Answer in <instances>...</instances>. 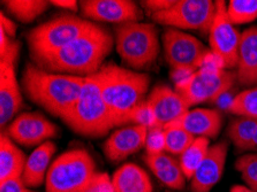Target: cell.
<instances>
[{
	"instance_id": "cell-1",
	"label": "cell",
	"mask_w": 257,
	"mask_h": 192,
	"mask_svg": "<svg viewBox=\"0 0 257 192\" xmlns=\"http://www.w3.org/2000/svg\"><path fill=\"white\" fill-rule=\"evenodd\" d=\"M113 46V37L104 27L96 25L51 57L41 59L35 65L51 73L89 77L104 65Z\"/></svg>"
},
{
	"instance_id": "cell-2",
	"label": "cell",
	"mask_w": 257,
	"mask_h": 192,
	"mask_svg": "<svg viewBox=\"0 0 257 192\" xmlns=\"http://www.w3.org/2000/svg\"><path fill=\"white\" fill-rule=\"evenodd\" d=\"M85 77L51 73L35 64H27L21 87L30 101L53 116H64L79 99Z\"/></svg>"
},
{
	"instance_id": "cell-3",
	"label": "cell",
	"mask_w": 257,
	"mask_h": 192,
	"mask_svg": "<svg viewBox=\"0 0 257 192\" xmlns=\"http://www.w3.org/2000/svg\"><path fill=\"white\" fill-rule=\"evenodd\" d=\"M98 85L105 104L114 115L116 125L130 123L133 109L144 100L150 84L149 75L108 62L89 76Z\"/></svg>"
},
{
	"instance_id": "cell-4",
	"label": "cell",
	"mask_w": 257,
	"mask_h": 192,
	"mask_svg": "<svg viewBox=\"0 0 257 192\" xmlns=\"http://www.w3.org/2000/svg\"><path fill=\"white\" fill-rule=\"evenodd\" d=\"M61 121L75 134L89 138H99L118 127L114 115L100 95L98 85L91 77H85L79 99L61 116Z\"/></svg>"
},
{
	"instance_id": "cell-5",
	"label": "cell",
	"mask_w": 257,
	"mask_h": 192,
	"mask_svg": "<svg viewBox=\"0 0 257 192\" xmlns=\"http://www.w3.org/2000/svg\"><path fill=\"white\" fill-rule=\"evenodd\" d=\"M95 25V22L76 15L64 14L37 26L27 37L34 62L56 54Z\"/></svg>"
},
{
	"instance_id": "cell-6",
	"label": "cell",
	"mask_w": 257,
	"mask_h": 192,
	"mask_svg": "<svg viewBox=\"0 0 257 192\" xmlns=\"http://www.w3.org/2000/svg\"><path fill=\"white\" fill-rule=\"evenodd\" d=\"M119 56L135 70L149 68L159 53L158 33L153 23L127 22L114 28Z\"/></svg>"
},
{
	"instance_id": "cell-7",
	"label": "cell",
	"mask_w": 257,
	"mask_h": 192,
	"mask_svg": "<svg viewBox=\"0 0 257 192\" xmlns=\"http://www.w3.org/2000/svg\"><path fill=\"white\" fill-rule=\"evenodd\" d=\"M96 174V163L88 151L69 150L50 166L45 192H84Z\"/></svg>"
},
{
	"instance_id": "cell-8",
	"label": "cell",
	"mask_w": 257,
	"mask_h": 192,
	"mask_svg": "<svg viewBox=\"0 0 257 192\" xmlns=\"http://www.w3.org/2000/svg\"><path fill=\"white\" fill-rule=\"evenodd\" d=\"M236 80V75L226 69L200 68L175 83L174 90L188 106L212 103L226 93Z\"/></svg>"
},
{
	"instance_id": "cell-9",
	"label": "cell",
	"mask_w": 257,
	"mask_h": 192,
	"mask_svg": "<svg viewBox=\"0 0 257 192\" xmlns=\"http://www.w3.org/2000/svg\"><path fill=\"white\" fill-rule=\"evenodd\" d=\"M216 14V2L211 0H174L164 11L151 14L154 22L178 30L210 33Z\"/></svg>"
},
{
	"instance_id": "cell-10",
	"label": "cell",
	"mask_w": 257,
	"mask_h": 192,
	"mask_svg": "<svg viewBox=\"0 0 257 192\" xmlns=\"http://www.w3.org/2000/svg\"><path fill=\"white\" fill-rule=\"evenodd\" d=\"M163 48L171 69L188 75L202 67L210 52L200 39L174 28L166 29L163 34Z\"/></svg>"
},
{
	"instance_id": "cell-11",
	"label": "cell",
	"mask_w": 257,
	"mask_h": 192,
	"mask_svg": "<svg viewBox=\"0 0 257 192\" xmlns=\"http://www.w3.org/2000/svg\"><path fill=\"white\" fill-rule=\"evenodd\" d=\"M241 34L227 17V4L216 2V14L209 33L211 52L223 60L225 68H236Z\"/></svg>"
},
{
	"instance_id": "cell-12",
	"label": "cell",
	"mask_w": 257,
	"mask_h": 192,
	"mask_svg": "<svg viewBox=\"0 0 257 192\" xmlns=\"http://www.w3.org/2000/svg\"><path fill=\"white\" fill-rule=\"evenodd\" d=\"M3 132L23 146H40L59 135V128L40 113L26 112L15 117Z\"/></svg>"
},
{
	"instance_id": "cell-13",
	"label": "cell",
	"mask_w": 257,
	"mask_h": 192,
	"mask_svg": "<svg viewBox=\"0 0 257 192\" xmlns=\"http://www.w3.org/2000/svg\"><path fill=\"white\" fill-rule=\"evenodd\" d=\"M81 13L88 21L110 22L122 25L140 22L143 14L132 0H83L80 3Z\"/></svg>"
},
{
	"instance_id": "cell-14",
	"label": "cell",
	"mask_w": 257,
	"mask_h": 192,
	"mask_svg": "<svg viewBox=\"0 0 257 192\" xmlns=\"http://www.w3.org/2000/svg\"><path fill=\"white\" fill-rule=\"evenodd\" d=\"M228 154V143L219 142L210 146L203 161L190 179L192 192H210L223 177Z\"/></svg>"
},
{
	"instance_id": "cell-15",
	"label": "cell",
	"mask_w": 257,
	"mask_h": 192,
	"mask_svg": "<svg viewBox=\"0 0 257 192\" xmlns=\"http://www.w3.org/2000/svg\"><path fill=\"white\" fill-rule=\"evenodd\" d=\"M147 127L128 125L115 130L104 144V153L108 160L119 162L136 153L146 145Z\"/></svg>"
},
{
	"instance_id": "cell-16",
	"label": "cell",
	"mask_w": 257,
	"mask_h": 192,
	"mask_svg": "<svg viewBox=\"0 0 257 192\" xmlns=\"http://www.w3.org/2000/svg\"><path fill=\"white\" fill-rule=\"evenodd\" d=\"M146 100L153 108L157 127L161 128L179 119L189 108L184 98L167 85L155 87Z\"/></svg>"
},
{
	"instance_id": "cell-17",
	"label": "cell",
	"mask_w": 257,
	"mask_h": 192,
	"mask_svg": "<svg viewBox=\"0 0 257 192\" xmlns=\"http://www.w3.org/2000/svg\"><path fill=\"white\" fill-rule=\"evenodd\" d=\"M22 107L21 88L15 74V64L0 61V124L4 129Z\"/></svg>"
},
{
	"instance_id": "cell-18",
	"label": "cell",
	"mask_w": 257,
	"mask_h": 192,
	"mask_svg": "<svg viewBox=\"0 0 257 192\" xmlns=\"http://www.w3.org/2000/svg\"><path fill=\"white\" fill-rule=\"evenodd\" d=\"M172 124L185 129L194 137L216 138L223 125V115L219 111L212 108H195L187 111Z\"/></svg>"
},
{
	"instance_id": "cell-19",
	"label": "cell",
	"mask_w": 257,
	"mask_h": 192,
	"mask_svg": "<svg viewBox=\"0 0 257 192\" xmlns=\"http://www.w3.org/2000/svg\"><path fill=\"white\" fill-rule=\"evenodd\" d=\"M235 75L242 85H257V27L241 34Z\"/></svg>"
},
{
	"instance_id": "cell-20",
	"label": "cell",
	"mask_w": 257,
	"mask_h": 192,
	"mask_svg": "<svg viewBox=\"0 0 257 192\" xmlns=\"http://www.w3.org/2000/svg\"><path fill=\"white\" fill-rule=\"evenodd\" d=\"M57 146L53 142H48L41 144L35 148L28 158L23 170L21 181L29 189L41 186L45 182L49 168L51 166V159L56 153Z\"/></svg>"
},
{
	"instance_id": "cell-21",
	"label": "cell",
	"mask_w": 257,
	"mask_h": 192,
	"mask_svg": "<svg viewBox=\"0 0 257 192\" xmlns=\"http://www.w3.org/2000/svg\"><path fill=\"white\" fill-rule=\"evenodd\" d=\"M27 159L5 132L0 136V183L22 177Z\"/></svg>"
},
{
	"instance_id": "cell-22",
	"label": "cell",
	"mask_w": 257,
	"mask_h": 192,
	"mask_svg": "<svg viewBox=\"0 0 257 192\" xmlns=\"http://www.w3.org/2000/svg\"><path fill=\"white\" fill-rule=\"evenodd\" d=\"M114 192H153L149 175L135 163H126L112 177Z\"/></svg>"
},
{
	"instance_id": "cell-23",
	"label": "cell",
	"mask_w": 257,
	"mask_h": 192,
	"mask_svg": "<svg viewBox=\"0 0 257 192\" xmlns=\"http://www.w3.org/2000/svg\"><path fill=\"white\" fill-rule=\"evenodd\" d=\"M210 148V139L205 137H196L194 142L187 147V150L179 158V163L187 179L192 177L197 170L198 166L203 161Z\"/></svg>"
},
{
	"instance_id": "cell-24",
	"label": "cell",
	"mask_w": 257,
	"mask_h": 192,
	"mask_svg": "<svg viewBox=\"0 0 257 192\" xmlns=\"http://www.w3.org/2000/svg\"><path fill=\"white\" fill-rule=\"evenodd\" d=\"M257 130V121L247 119V117H237L227 129V136L239 151H251L252 140Z\"/></svg>"
},
{
	"instance_id": "cell-25",
	"label": "cell",
	"mask_w": 257,
	"mask_h": 192,
	"mask_svg": "<svg viewBox=\"0 0 257 192\" xmlns=\"http://www.w3.org/2000/svg\"><path fill=\"white\" fill-rule=\"evenodd\" d=\"M14 19L23 23H30L48 10L50 2L44 0H7L2 2Z\"/></svg>"
},
{
	"instance_id": "cell-26",
	"label": "cell",
	"mask_w": 257,
	"mask_h": 192,
	"mask_svg": "<svg viewBox=\"0 0 257 192\" xmlns=\"http://www.w3.org/2000/svg\"><path fill=\"white\" fill-rule=\"evenodd\" d=\"M165 152L171 155H181L196 137L175 124H167L164 128Z\"/></svg>"
},
{
	"instance_id": "cell-27",
	"label": "cell",
	"mask_w": 257,
	"mask_h": 192,
	"mask_svg": "<svg viewBox=\"0 0 257 192\" xmlns=\"http://www.w3.org/2000/svg\"><path fill=\"white\" fill-rule=\"evenodd\" d=\"M227 111L237 117L257 121V87L244 90L233 98Z\"/></svg>"
},
{
	"instance_id": "cell-28",
	"label": "cell",
	"mask_w": 257,
	"mask_h": 192,
	"mask_svg": "<svg viewBox=\"0 0 257 192\" xmlns=\"http://www.w3.org/2000/svg\"><path fill=\"white\" fill-rule=\"evenodd\" d=\"M227 17L233 25H246L257 19V0H229Z\"/></svg>"
},
{
	"instance_id": "cell-29",
	"label": "cell",
	"mask_w": 257,
	"mask_h": 192,
	"mask_svg": "<svg viewBox=\"0 0 257 192\" xmlns=\"http://www.w3.org/2000/svg\"><path fill=\"white\" fill-rule=\"evenodd\" d=\"M235 169L241 174L246 186L257 192V153L240 156L235 161Z\"/></svg>"
},
{
	"instance_id": "cell-30",
	"label": "cell",
	"mask_w": 257,
	"mask_h": 192,
	"mask_svg": "<svg viewBox=\"0 0 257 192\" xmlns=\"http://www.w3.org/2000/svg\"><path fill=\"white\" fill-rule=\"evenodd\" d=\"M153 174L156 176V178H157L159 182L164 184L165 186L170 187V189L181 190L185 187L187 178L185 174L182 173L179 160L174 161L172 164H170L169 167L164 168V169L155 171Z\"/></svg>"
},
{
	"instance_id": "cell-31",
	"label": "cell",
	"mask_w": 257,
	"mask_h": 192,
	"mask_svg": "<svg viewBox=\"0 0 257 192\" xmlns=\"http://www.w3.org/2000/svg\"><path fill=\"white\" fill-rule=\"evenodd\" d=\"M130 123L142 125V127H147L148 129L157 127L154 111L150 107V105L147 103V100H143L132 111L130 115Z\"/></svg>"
},
{
	"instance_id": "cell-32",
	"label": "cell",
	"mask_w": 257,
	"mask_h": 192,
	"mask_svg": "<svg viewBox=\"0 0 257 192\" xmlns=\"http://www.w3.org/2000/svg\"><path fill=\"white\" fill-rule=\"evenodd\" d=\"M146 154L154 155L164 153L165 152V139H164V129L161 127H154L148 130L146 139Z\"/></svg>"
},
{
	"instance_id": "cell-33",
	"label": "cell",
	"mask_w": 257,
	"mask_h": 192,
	"mask_svg": "<svg viewBox=\"0 0 257 192\" xmlns=\"http://www.w3.org/2000/svg\"><path fill=\"white\" fill-rule=\"evenodd\" d=\"M19 51H20V43L7 36L0 29V61H9L15 64L18 60Z\"/></svg>"
},
{
	"instance_id": "cell-34",
	"label": "cell",
	"mask_w": 257,
	"mask_h": 192,
	"mask_svg": "<svg viewBox=\"0 0 257 192\" xmlns=\"http://www.w3.org/2000/svg\"><path fill=\"white\" fill-rule=\"evenodd\" d=\"M84 192H114L112 179L105 173H97Z\"/></svg>"
},
{
	"instance_id": "cell-35",
	"label": "cell",
	"mask_w": 257,
	"mask_h": 192,
	"mask_svg": "<svg viewBox=\"0 0 257 192\" xmlns=\"http://www.w3.org/2000/svg\"><path fill=\"white\" fill-rule=\"evenodd\" d=\"M173 3L174 0H147V2H141L144 9L150 12V15L169 9L170 6L173 5Z\"/></svg>"
},
{
	"instance_id": "cell-36",
	"label": "cell",
	"mask_w": 257,
	"mask_h": 192,
	"mask_svg": "<svg viewBox=\"0 0 257 192\" xmlns=\"http://www.w3.org/2000/svg\"><path fill=\"white\" fill-rule=\"evenodd\" d=\"M0 192H35L22 183L21 178L0 183Z\"/></svg>"
},
{
	"instance_id": "cell-37",
	"label": "cell",
	"mask_w": 257,
	"mask_h": 192,
	"mask_svg": "<svg viewBox=\"0 0 257 192\" xmlns=\"http://www.w3.org/2000/svg\"><path fill=\"white\" fill-rule=\"evenodd\" d=\"M0 23H2L0 29H2L7 36L14 38L15 34H17V25H15L11 19L7 18L5 13L0 14Z\"/></svg>"
},
{
	"instance_id": "cell-38",
	"label": "cell",
	"mask_w": 257,
	"mask_h": 192,
	"mask_svg": "<svg viewBox=\"0 0 257 192\" xmlns=\"http://www.w3.org/2000/svg\"><path fill=\"white\" fill-rule=\"evenodd\" d=\"M50 4H52L53 6L60 7V9L68 10L72 12H77L80 5L76 0H52V2H50Z\"/></svg>"
},
{
	"instance_id": "cell-39",
	"label": "cell",
	"mask_w": 257,
	"mask_h": 192,
	"mask_svg": "<svg viewBox=\"0 0 257 192\" xmlns=\"http://www.w3.org/2000/svg\"><path fill=\"white\" fill-rule=\"evenodd\" d=\"M229 192H255V191H252L250 187H248L246 185H234L232 186V189Z\"/></svg>"
},
{
	"instance_id": "cell-40",
	"label": "cell",
	"mask_w": 257,
	"mask_h": 192,
	"mask_svg": "<svg viewBox=\"0 0 257 192\" xmlns=\"http://www.w3.org/2000/svg\"><path fill=\"white\" fill-rule=\"evenodd\" d=\"M251 151H257V130L254 137V140H252V146H251Z\"/></svg>"
}]
</instances>
